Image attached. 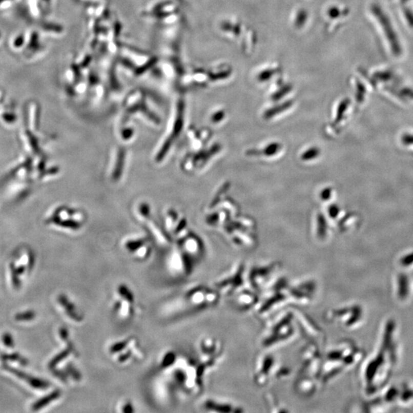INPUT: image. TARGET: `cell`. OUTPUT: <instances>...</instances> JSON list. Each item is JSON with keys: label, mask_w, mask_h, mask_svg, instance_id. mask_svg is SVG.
Instances as JSON below:
<instances>
[{"label": "cell", "mask_w": 413, "mask_h": 413, "mask_svg": "<svg viewBox=\"0 0 413 413\" xmlns=\"http://www.w3.org/2000/svg\"><path fill=\"white\" fill-rule=\"evenodd\" d=\"M298 332L293 310H280L265 324L260 338L261 347L270 350L280 347L294 339Z\"/></svg>", "instance_id": "6da1fadb"}, {"label": "cell", "mask_w": 413, "mask_h": 413, "mask_svg": "<svg viewBox=\"0 0 413 413\" xmlns=\"http://www.w3.org/2000/svg\"><path fill=\"white\" fill-rule=\"evenodd\" d=\"M353 344L347 341H342L331 347L325 355H323L320 382L321 384L328 382L341 374L344 369L354 365L358 358L354 355L357 353Z\"/></svg>", "instance_id": "7a4b0ae2"}, {"label": "cell", "mask_w": 413, "mask_h": 413, "mask_svg": "<svg viewBox=\"0 0 413 413\" xmlns=\"http://www.w3.org/2000/svg\"><path fill=\"white\" fill-rule=\"evenodd\" d=\"M288 370L280 366L276 358L270 352H264L256 361L254 369V380L260 387L267 386L273 378H280L288 376Z\"/></svg>", "instance_id": "3957f363"}, {"label": "cell", "mask_w": 413, "mask_h": 413, "mask_svg": "<svg viewBox=\"0 0 413 413\" xmlns=\"http://www.w3.org/2000/svg\"><path fill=\"white\" fill-rule=\"evenodd\" d=\"M246 272L244 264L237 263L223 273L214 282V288L220 296L231 298L237 292L247 287Z\"/></svg>", "instance_id": "277c9868"}, {"label": "cell", "mask_w": 413, "mask_h": 413, "mask_svg": "<svg viewBox=\"0 0 413 413\" xmlns=\"http://www.w3.org/2000/svg\"><path fill=\"white\" fill-rule=\"evenodd\" d=\"M51 217L52 224L71 232L83 229L88 222L86 212L81 208L71 205L57 206Z\"/></svg>", "instance_id": "5b68a950"}, {"label": "cell", "mask_w": 413, "mask_h": 413, "mask_svg": "<svg viewBox=\"0 0 413 413\" xmlns=\"http://www.w3.org/2000/svg\"><path fill=\"white\" fill-rule=\"evenodd\" d=\"M280 269V264L276 262L254 265L246 272L247 286L261 294L279 276Z\"/></svg>", "instance_id": "8992f818"}, {"label": "cell", "mask_w": 413, "mask_h": 413, "mask_svg": "<svg viewBox=\"0 0 413 413\" xmlns=\"http://www.w3.org/2000/svg\"><path fill=\"white\" fill-rule=\"evenodd\" d=\"M317 292V284L315 279H304L301 280L290 282L288 285L290 305H310L315 298Z\"/></svg>", "instance_id": "52a82bcc"}, {"label": "cell", "mask_w": 413, "mask_h": 413, "mask_svg": "<svg viewBox=\"0 0 413 413\" xmlns=\"http://www.w3.org/2000/svg\"><path fill=\"white\" fill-rule=\"evenodd\" d=\"M199 363L205 370H209L218 364L222 359L224 348L220 340L213 337H206L199 344Z\"/></svg>", "instance_id": "ba28073f"}, {"label": "cell", "mask_w": 413, "mask_h": 413, "mask_svg": "<svg viewBox=\"0 0 413 413\" xmlns=\"http://www.w3.org/2000/svg\"><path fill=\"white\" fill-rule=\"evenodd\" d=\"M299 332H301L308 341L321 345L324 341V332L319 326L308 316V315L297 308H293Z\"/></svg>", "instance_id": "9c48e42d"}, {"label": "cell", "mask_w": 413, "mask_h": 413, "mask_svg": "<svg viewBox=\"0 0 413 413\" xmlns=\"http://www.w3.org/2000/svg\"><path fill=\"white\" fill-rule=\"evenodd\" d=\"M372 12L374 16L378 20L380 26H381L385 35L387 38L388 43H389L393 53L395 55H400L402 52L401 46H400L397 33L394 31V27H393L389 18L378 6H372Z\"/></svg>", "instance_id": "30bf717a"}, {"label": "cell", "mask_w": 413, "mask_h": 413, "mask_svg": "<svg viewBox=\"0 0 413 413\" xmlns=\"http://www.w3.org/2000/svg\"><path fill=\"white\" fill-rule=\"evenodd\" d=\"M360 312L359 307L349 306L336 309L327 311L326 312V320L328 322L335 323L343 326L345 328H352L355 322V314Z\"/></svg>", "instance_id": "8fae6325"}, {"label": "cell", "mask_w": 413, "mask_h": 413, "mask_svg": "<svg viewBox=\"0 0 413 413\" xmlns=\"http://www.w3.org/2000/svg\"><path fill=\"white\" fill-rule=\"evenodd\" d=\"M124 247L138 259H146L151 254L150 237L143 235L132 236L124 242Z\"/></svg>", "instance_id": "7c38bea8"}, {"label": "cell", "mask_w": 413, "mask_h": 413, "mask_svg": "<svg viewBox=\"0 0 413 413\" xmlns=\"http://www.w3.org/2000/svg\"><path fill=\"white\" fill-rule=\"evenodd\" d=\"M232 304L236 309L240 312L254 310L259 303L260 294L249 287L243 288L231 296Z\"/></svg>", "instance_id": "4fadbf2b"}, {"label": "cell", "mask_w": 413, "mask_h": 413, "mask_svg": "<svg viewBox=\"0 0 413 413\" xmlns=\"http://www.w3.org/2000/svg\"><path fill=\"white\" fill-rule=\"evenodd\" d=\"M201 408L206 412L239 413L243 412V408L235 403L219 398H208L204 400Z\"/></svg>", "instance_id": "5bb4252c"}, {"label": "cell", "mask_w": 413, "mask_h": 413, "mask_svg": "<svg viewBox=\"0 0 413 413\" xmlns=\"http://www.w3.org/2000/svg\"><path fill=\"white\" fill-rule=\"evenodd\" d=\"M127 152L125 150L117 148L112 156L110 166V177L114 181H119L125 172L127 166Z\"/></svg>", "instance_id": "9a60e30c"}, {"label": "cell", "mask_w": 413, "mask_h": 413, "mask_svg": "<svg viewBox=\"0 0 413 413\" xmlns=\"http://www.w3.org/2000/svg\"><path fill=\"white\" fill-rule=\"evenodd\" d=\"M59 302H60L62 307L65 308L67 315H68L71 319L74 320L76 322H77V321H80L83 319V317L78 313L75 305H74L72 302H70V301L68 300L66 296H60V297H59Z\"/></svg>", "instance_id": "2e32d148"}, {"label": "cell", "mask_w": 413, "mask_h": 413, "mask_svg": "<svg viewBox=\"0 0 413 413\" xmlns=\"http://www.w3.org/2000/svg\"><path fill=\"white\" fill-rule=\"evenodd\" d=\"M117 133L121 140L123 142H130L134 138L136 130L132 124L124 122L117 126Z\"/></svg>", "instance_id": "e0dca14e"}, {"label": "cell", "mask_w": 413, "mask_h": 413, "mask_svg": "<svg viewBox=\"0 0 413 413\" xmlns=\"http://www.w3.org/2000/svg\"><path fill=\"white\" fill-rule=\"evenodd\" d=\"M11 371L14 374H17L18 377H22V378L26 379V380H29V383L32 385V386L35 388H40V389H45V388H47L49 386V384L46 382L43 381L41 380H38V379L35 378H32V377H29V376L25 375L23 374V373L18 372L17 371V369H10Z\"/></svg>", "instance_id": "ac0fdd59"}, {"label": "cell", "mask_w": 413, "mask_h": 413, "mask_svg": "<svg viewBox=\"0 0 413 413\" xmlns=\"http://www.w3.org/2000/svg\"><path fill=\"white\" fill-rule=\"evenodd\" d=\"M60 394L59 391H54V392L52 393V394H49V395L47 396V397H44V398L42 399V400H39V401L37 402L35 404H34V410H38V409L44 407V406H46V405L52 403L53 400H57V398L60 397Z\"/></svg>", "instance_id": "d6986e66"}, {"label": "cell", "mask_w": 413, "mask_h": 413, "mask_svg": "<svg viewBox=\"0 0 413 413\" xmlns=\"http://www.w3.org/2000/svg\"><path fill=\"white\" fill-rule=\"evenodd\" d=\"M265 402H266L267 406L270 409V412H288V410L281 407L280 404L278 403L276 398H274L273 394H267L265 397Z\"/></svg>", "instance_id": "ffe728a7"}, {"label": "cell", "mask_w": 413, "mask_h": 413, "mask_svg": "<svg viewBox=\"0 0 413 413\" xmlns=\"http://www.w3.org/2000/svg\"><path fill=\"white\" fill-rule=\"evenodd\" d=\"M35 318V313L32 312H26L24 313L19 314L17 315V320H23V321H26V320H31Z\"/></svg>", "instance_id": "44dd1931"}, {"label": "cell", "mask_w": 413, "mask_h": 413, "mask_svg": "<svg viewBox=\"0 0 413 413\" xmlns=\"http://www.w3.org/2000/svg\"><path fill=\"white\" fill-rule=\"evenodd\" d=\"M133 411H134V409H133V404H132L131 403H130V402L125 403V404L122 406V412H133Z\"/></svg>", "instance_id": "7402d4cb"}, {"label": "cell", "mask_w": 413, "mask_h": 413, "mask_svg": "<svg viewBox=\"0 0 413 413\" xmlns=\"http://www.w3.org/2000/svg\"><path fill=\"white\" fill-rule=\"evenodd\" d=\"M3 341H4L5 344H6L7 347H12L13 346V342H12V338H11L10 335H4L3 337Z\"/></svg>", "instance_id": "603a6c76"}]
</instances>
